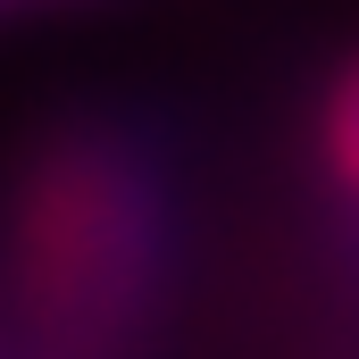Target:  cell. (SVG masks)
<instances>
[{
	"instance_id": "obj_1",
	"label": "cell",
	"mask_w": 359,
	"mask_h": 359,
	"mask_svg": "<svg viewBox=\"0 0 359 359\" xmlns=\"http://www.w3.org/2000/svg\"><path fill=\"white\" fill-rule=\"evenodd\" d=\"M326 151H334L343 184H359V67L334 84V109H326Z\"/></svg>"
}]
</instances>
